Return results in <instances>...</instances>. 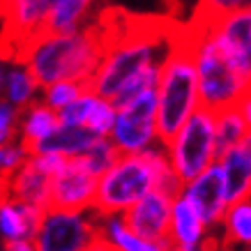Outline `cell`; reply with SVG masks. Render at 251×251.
I'll return each mask as SVG.
<instances>
[{
    "mask_svg": "<svg viewBox=\"0 0 251 251\" xmlns=\"http://www.w3.org/2000/svg\"><path fill=\"white\" fill-rule=\"evenodd\" d=\"M157 115H159L157 88L143 92L127 106L118 108V120H115V127L111 131V138L118 145V150L122 154H136L150 150L159 141Z\"/></svg>",
    "mask_w": 251,
    "mask_h": 251,
    "instance_id": "7",
    "label": "cell"
},
{
    "mask_svg": "<svg viewBox=\"0 0 251 251\" xmlns=\"http://www.w3.org/2000/svg\"><path fill=\"white\" fill-rule=\"evenodd\" d=\"M166 251H187V249H182V247H175V244H171Z\"/></svg>",
    "mask_w": 251,
    "mask_h": 251,
    "instance_id": "36",
    "label": "cell"
},
{
    "mask_svg": "<svg viewBox=\"0 0 251 251\" xmlns=\"http://www.w3.org/2000/svg\"><path fill=\"white\" fill-rule=\"evenodd\" d=\"M175 25H159L145 21L143 25H129L125 30L106 25V51L90 81V88L101 97L113 99L118 92L138 76L145 67L164 62L177 37Z\"/></svg>",
    "mask_w": 251,
    "mask_h": 251,
    "instance_id": "2",
    "label": "cell"
},
{
    "mask_svg": "<svg viewBox=\"0 0 251 251\" xmlns=\"http://www.w3.org/2000/svg\"><path fill=\"white\" fill-rule=\"evenodd\" d=\"M249 122L242 115L240 106L224 108L217 113V161L228 154L233 148L244 141V136L249 134Z\"/></svg>",
    "mask_w": 251,
    "mask_h": 251,
    "instance_id": "22",
    "label": "cell"
},
{
    "mask_svg": "<svg viewBox=\"0 0 251 251\" xmlns=\"http://www.w3.org/2000/svg\"><path fill=\"white\" fill-rule=\"evenodd\" d=\"M51 175L44 173L42 168L30 159L25 161L21 168H16L14 173L2 177V194L7 198L21 201V203H32L49 210V201H51Z\"/></svg>",
    "mask_w": 251,
    "mask_h": 251,
    "instance_id": "14",
    "label": "cell"
},
{
    "mask_svg": "<svg viewBox=\"0 0 251 251\" xmlns=\"http://www.w3.org/2000/svg\"><path fill=\"white\" fill-rule=\"evenodd\" d=\"M44 207L21 203L14 198L2 196L0 205V230L5 240H35L44 219Z\"/></svg>",
    "mask_w": 251,
    "mask_h": 251,
    "instance_id": "15",
    "label": "cell"
},
{
    "mask_svg": "<svg viewBox=\"0 0 251 251\" xmlns=\"http://www.w3.org/2000/svg\"><path fill=\"white\" fill-rule=\"evenodd\" d=\"M16 125H19V113L12 101H2L0 104V143L5 145L16 138Z\"/></svg>",
    "mask_w": 251,
    "mask_h": 251,
    "instance_id": "30",
    "label": "cell"
},
{
    "mask_svg": "<svg viewBox=\"0 0 251 251\" xmlns=\"http://www.w3.org/2000/svg\"><path fill=\"white\" fill-rule=\"evenodd\" d=\"M85 251H122V249L115 242H111L106 235H99V237H95V240L88 244V249Z\"/></svg>",
    "mask_w": 251,
    "mask_h": 251,
    "instance_id": "32",
    "label": "cell"
},
{
    "mask_svg": "<svg viewBox=\"0 0 251 251\" xmlns=\"http://www.w3.org/2000/svg\"><path fill=\"white\" fill-rule=\"evenodd\" d=\"M221 166L226 173V196L228 203H237L251 196V157L244 152L242 145L233 148L228 154L221 157Z\"/></svg>",
    "mask_w": 251,
    "mask_h": 251,
    "instance_id": "18",
    "label": "cell"
},
{
    "mask_svg": "<svg viewBox=\"0 0 251 251\" xmlns=\"http://www.w3.org/2000/svg\"><path fill=\"white\" fill-rule=\"evenodd\" d=\"M182 196L196 207L205 226L224 221L228 212V196H226V173L221 161H214L203 173H198L194 180L184 184Z\"/></svg>",
    "mask_w": 251,
    "mask_h": 251,
    "instance_id": "13",
    "label": "cell"
},
{
    "mask_svg": "<svg viewBox=\"0 0 251 251\" xmlns=\"http://www.w3.org/2000/svg\"><path fill=\"white\" fill-rule=\"evenodd\" d=\"M90 88V83H81V81H55V83L44 88V101L46 106H51L53 111H60L74 101L76 97H81L85 90Z\"/></svg>",
    "mask_w": 251,
    "mask_h": 251,
    "instance_id": "26",
    "label": "cell"
},
{
    "mask_svg": "<svg viewBox=\"0 0 251 251\" xmlns=\"http://www.w3.org/2000/svg\"><path fill=\"white\" fill-rule=\"evenodd\" d=\"M60 0H2L5 42L14 53L21 44L44 32L49 16Z\"/></svg>",
    "mask_w": 251,
    "mask_h": 251,
    "instance_id": "12",
    "label": "cell"
},
{
    "mask_svg": "<svg viewBox=\"0 0 251 251\" xmlns=\"http://www.w3.org/2000/svg\"><path fill=\"white\" fill-rule=\"evenodd\" d=\"M115 120H118V106L113 104V99L99 95L90 115H88V120H85V127L97 136H111Z\"/></svg>",
    "mask_w": 251,
    "mask_h": 251,
    "instance_id": "25",
    "label": "cell"
},
{
    "mask_svg": "<svg viewBox=\"0 0 251 251\" xmlns=\"http://www.w3.org/2000/svg\"><path fill=\"white\" fill-rule=\"evenodd\" d=\"M39 88H42V85L37 83L35 74L28 69L25 62L12 58V60H9V67L2 69V90H5L7 101H12L16 108L30 106L32 99H35V92H37Z\"/></svg>",
    "mask_w": 251,
    "mask_h": 251,
    "instance_id": "19",
    "label": "cell"
},
{
    "mask_svg": "<svg viewBox=\"0 0 251 251\" xmlns=\"http://www.w3.org/2000/svg\"><path fill=\"white\" fill-rule=\"evenodd\" d=\"M224 224H226V233L233 242L251 244V196L228 205Z\"/></svg>",
    "mask_w": 251,
    "mask_h": 251,
    "instance_id": "24",
    "label": "cell"
},
{
    "mask_svg": "<svg viewBox=\"0 0 251 251\" xmlns=\"http://www.w3.org/2000/svg\"><path fill=\"white\" fill-rule=\"evenodd\" d=\"M166 145V154L184 182L217 161V111L201 106Z\"/></svg>",
    "mask_w": 251,
    "mask_h": 251,
    "instance_id": "6",
    "label": "cell"
},
{
    "mask_svg": "<svg viewBox=\"0 0 251 251\" xmlns=\"http://www.w3.org/2000/svg\"><path fill=\"white\" fill-rule=\"evenodd\" d=\"M104 235L85 212L49 207L35 237L37 251H85L95 237Z\"/></svg>",
    "mask_w": 251,
    "mask_h": 251,
    "instance_id": "8",
    "label": "cell"
},
{
    "mask_svg": "<svg viewBox=\"0 0 251 251\" xmlns=\"http://www.w3.org/2000/svg\"><path fill=\"white\" fill-rule=\"evenodd\" d=\"M240 145H242V148H244V152H247V154H249V157H251V129H249V134L244 136V141H242V143H240Z\"/></svg>",
    "mask_w": 251,
    "mask_h": 251,
    "instance_id": "35",
    "label": "cell"
},
{
    "mask_svg": "<svg viewBox=\"0 0 251 251\" xmlns=\"http://www.w3.org/2000/svg\"><path fill=\"white\" fill-rule=\"evenodd\" d=\"M5 251H37V244L35 240H9Z\"/></svg>",
    "mask_w": 251,
    "mask_h": 251,
    "instance_id": "33",
    "label": "cell"
},
{
    "mask_svg": "<svg viewBox=\"0 0 251 251\" xmlns=\"http://www.w3.org/2000/svg\"><path fill=\"white\" fill-rule=\"evenodd\" d=\"M97 134H92L88 127H69V125H60L58 129L49 138L39 141L37 145L30 148V154H42V152H60L67 157H78L97 141Z\"/></svg>",
    "mask_w": 251,
    "mask_h": 251,
    "instance_id": "17",
    "label": "cell"
},
{
    "mask_svg": "<svg viewBox=\"0 0 251 251\" xmlns=\"http://www.w3.org/2000/svg\"><path fill=\"white\" fill-rule=\"evenodd\" d=\"M97 92L88 88V90L76 97L74 101H69L65 108L58 111V118H60V125H69V127H85V120H88V115H90L92 106H95V101H97Z\"/></svg>",
    "mask_w": 251,
    "mask_h": 251,
    "instance_id": "27",
    "label": "cell"
},
{
    "mask_svg": "<svg viewBox=\"0 0 251 251\" xmlns=\"http://www.w3.org/2000/svg\"><path fill=\"white\" fill-rule=\"evenodd\" d=\"M196 251H207V249H201V247H198V249H196Z\"/></svg>",
    "mask_w": 251,
    "mask_h": 251,
    "instance_id": "37",
    "label": "cell"
},
{
    "mask_svg": "<svg viewBox=\"0 0 251 251\" xmlns=\"http://www.w3.org/2000/svg\"><path fill=\"white\" fill-rule=\"evenodd\" d=\"M72 159V157H67V154H60V152H42V154H32V161L37 164L44 173H49L51 177L53 175H58L62 171V168L67 166V161Z\"/></svg>",
    "mask_w": 251,
    "mask_h": 251,
    "instance_id": "31",
    "label": "cell"
},
{
    "mask_svg": "<svg viewBox=\"0 0 251 251\" xmlns=\"http://www.w3.org/2000/svg\"><path fill=\"white\" fill-rule=\"evenodd\" d=\"M95 2L97 0H60L49 16L44 32H74L90 25L88 19Z\"/></svg>",
    "mask_w": 251,
    "mask_h": 251,
    "instance_id": "21",
    "label": "cell"
},
{
    "mask_svg": "<svg viewBox=\"0 0 251 251\" xmlns=\"http://www.w3.org/2000/svg\"><path fill=\"white\" fill-rule=\"evenodd\" d=\"M166 145L150 148L145 152L120 154V159L99 177L97 196L92 210L99 217L125 214L131 205L159 187L161 168L168 164Z\"/></svg>",
    "mask_w": 251,
    "mask_h": 251,
    "instance_id": "4",
    "label": "cell"
},
{
    "mask_svg": "<svg viewBox=\"0 0 251 251\" xmlns=\"http://www.w3.org/2000/svg\"><path fill=\"white\" fill-rule=\"evenodd\" d=\"M106 51V23H90L74 32H39L12 58L28 65L42 88L55 81L90 83Z\"/></svg>",
    "mask_w": 251,
    "mask_h": 251,
    "instance_id": "1",
    "label": "cell"
},
{
    "mask_svg": "<svg viewBox=\"0 0 251 251\" xmlns=\"http://www.w3.org/2000/svg\"><path fill=\"white\" fill-rule=\"evenodd\" d=\"M191 46L198 67V85H201V104L212 111L237 106L249 92V83L233 67V62L224 55L219 44L214 42L207 23L191 19L189 23Z\"/></svg>",
    "mask_w": 251,
    "mask_h": 251,
    "instance_id": "5",
    "label": "cell"
},
{
    "mask_svg": "<svg viewBox=\"0 0 251 251\" xmlns=\"http://www.w3.org/2000/svg\"><path fill=\"white\" fill-rule=\"evenodd\" d=\"M99 177L90 173L76 157L67 161L58 175L51 180V201L49 207L55 210H69V212H88L95 205Z\"/></svg>",
    "mask_w": 251,
    "mask_h": 251,
    "instance_id": "10",
    "label": "cell"
},
{
    "mask_svg": "<svg viewBox=\"0 0 251 251\" xmlns=\"http://www.w3.org/2000/svg\"><path fill=\"white\" fill-rule=\"evenodd\" d=\"M237 106H240V111H242V115L247 118V122H249V127H251V92L244 95V99L237 104Z\"/></svg>",
    "mask_w": 251,
    "mask_h": 251,
    "instance_id": "34",
    "label": "cell"
},
{
    "mask_svg": "<svg viewBox=\"0 0 251 251\" xmlns=\"http://www.w3.org/2000/svg\"><path fill=\"white\" fill-rule=\"evenodd\" d=\"M205 221L201 219L196 207L184 196H177L173 203V217H171V244L182 247L187 251H196L203 242Z\"/></svg>",
    "mask_w": 251,
    "mask_h": 251,
    "instance_id": "16",
    "label": "cell"
},
{
    "mask_svg": "<svg viewBox=\"0 0 251 251\" xmlns=\"http://www.w3.org/2000/svg\"><path fill=\"white\" fill-rule=\"evenodd\" d=\"M244 5H251V0H201L194 19H198V21H214V19H221V16L230 14V12H235V9L244 7Z\"/></svg>",
    "mask_w": 251,
    "mask_h": 251,
    "instance_id": "29",
    "label": "cell"
},
{
    "mask_svg": "<svg viewBox=\"0 0 251 251\" xmlns=\"http://www.w3.org/2000/svg\"><path fill=\"white\" fill-rule=\"evenodd\" d=\"M173 203L175 198L161 189H152L145 194L136 205H131L122 214L127 226L136 235L161 242L171 247V217H173Z\"/></svg>",
    "mask_w": 251,
    "mask_h": 251,
    "instance_id": "11",
    "label": "cell"
},
{
    "mask_svg": "<svg viewBox=\"0 0 251 251\" xmlns=\"http://www.w3.org/2000/svg\"><path fill=\"white\" fill-rule=\"evenodd\" d=\"M30 159V148L23 143L21 138L19 141H9L0 148V171H2V177L9 173H14L16 168H21L25 161Z\"/></svg>",
    "mask_w": 251,
    "mask_h": 251,
    "instance_id": "28",
    "label": "cell"
},
{
    "mask_svg": "<svg viewBox=\"0 0 251 251\" xmlns=\"http://www.w3.org/2000/svg\"><path fill=\"white\" fill-rule=\"evenodd\" d=\"M60 127V118H58V111H53L51 106H46L44 101L42 104H30V106H25V113L21 118V138L23 143L32 148V145H37L39 141H44L53 134L55 129Z\"/></svg>",
    "mask_w": 251,
    "mask_h": 251,
    "instance_id": "20",
    "label": "cell"
},
{
    "mask_svg": "<svg viewBox=\"0 0 251 251\" xmlns=\"http://www.w3.org/2000/svg\"><path fill=\"white\" fill-rule=\"evenodd\" d=\"M120 154L122 152L118 150V145L113 143V138L111 136H99L83 154H78L76 159L81 161V166H85L90 173H95L97 177H101L108 168L113 166L115 161L120 159Z\"/></svg>",
    "mask_w": 251,
    "mask_h": 251,
    "instance_id": "23",
    "label": "cell"
},
{
    "mask_svg": "<svg viewBox=\"0 0 251 251\" xmlns=\"http://www.w3.org/2000/svg\"><path fill=\"white\" fill-rule=\"evenodd\" d=\"M157 92H159V115H157L159 141L168 143L184 122L203 106L189 25L177 30L175 44L161 67Z\"/></svg>",
    "mask_w": 251,
    "mask_h": 251,
    "instance_id": "3",
    "label": "cell"
},
{
    "mask_svg": "<svg viewBox=\"0 0 251 251\" xmlns=\"http://www.w3.org/2000/svg\"><path fill=\"white\" fill-rule=\"evenodd\" d=\"M203 23H207L214 42L219 44L224 55L233 62V67L242 74L244 81L249 83L251 92V5H244L221 19Z\"/></svg>",
    "mask_w": 251,
    "mask_h": 251,
    "instance_id": "9",
    "label": "cell"
}]
</instances>
